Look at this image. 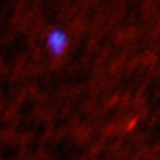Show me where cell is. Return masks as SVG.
<instances>
[{"label": "cell", "mask_w": 160, "mask_h": 160, "mask_svg": "<svg viewBox=\"0 0 160 160\" xmlns=\"http://www.w3.org/2000/svg\"><path fill=\"white\" fill-rule=\"evenodd\" d=\"M48 46L55 54H59L63 51L67 42L64 34L59 31H54L48 38Z\"/></svg>", "instance_id": "cell-1"}]
</instances>
